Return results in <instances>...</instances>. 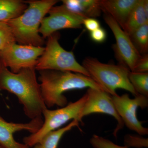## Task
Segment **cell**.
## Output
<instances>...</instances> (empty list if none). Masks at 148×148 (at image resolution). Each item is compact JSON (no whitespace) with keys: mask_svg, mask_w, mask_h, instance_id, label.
Here are the masks:
<instances>
[{"mask_svg":"<svg viewBox=\"0 0 148 148\" xmlns=\"http://www.w3.org/2000/svg\"><path fill=\"white\" fill-rule=\"evenodd\" d=\"M144 1L145 0L138 1L130 14L123 29L129 36L136 29L148 22V17L144 10Z\"/></svg>","mask_w":148,"mask_h":148,"instance_id":"obj_17","label":"cell"},{"mask_svg":"<svg viewBox=\"0 0 148 148\" xmlns=\"http://www.w3.org/2000/svg\"><path fill=\"white\" fill-rule=\"evenodd\" d=\"M0 148H3L2 147H1V146H0Z\"/></svg>","mask_w":148,"mask_h":148,"instance_id":"obj_26","label":"cell"},{"mask_svg":"<svg viewBox=\"0 0 148 148\" xmlns=\"http://www.w3.org/2000/svg\"><path fill=\"white\" fill-rule=\"evenodd\" d=\"M21 0H0V22H6L16 18L28 8Z\"/></svg>","mask_w":148,"mask_h":148,"instance_id":"obj_15","label":"cell"},{"mask_svg":"<svg viewBox=\"0 0 148 148\" xmlns=\"http://www.w3.org/2000/svg\"><path fill=\"white\" fill-rule=\"evenodd\" d=\"M16 42L10 27L6 22H0V50Z\"/></svg>","mask_w":148,"mask_h":148,"instance_id":"obj_20","label":"cell"},{"mask_svg":"<svg viewBox=\"0 0 148 148\" xmlns=\"http://www.w3.org/2000/svg\"><path fill=\"white\" fill-rule=\"evenodd\" d=\"M85 94L75 102H70L64 107L56 110L46 108L42 112L44 119L42 126L37 132L23 139V143L32 147L49 132L59 129L70 121L74 120L82 123L81 114L85 102Z\"/></svg>","mask_w":148,"mask_h":148,"instance_id":"obj_6","label":"cell"},{"mask_svg":"<svg viewBox=\"0 0 148 148\" xmlns=\"http://www.w3.org/2000/svg\"><path fill=\"white\" fill-rule=\"evenodd\" d=\"M139 0H99L101 10L109 14L123 29Z\"/></svg>","mask_w":148,"mask_h":148,"instance_id":"obj_13","label":"cell"},{"mask_svg":"<svg viewBox=\"0 0 148 148\" xmlns=\"http://www.w3.org/2000/svg\"><path fill=\"white\" fill-rule=\"evenodd\" d=\"M132 72L138 73H146L148 72V53L141 56L136 62Z\"/></svg>","mask_w":148,"mask_h":148,"instance_id":"obj_23","label":"cell"},{"mask_svg":"<svg viewBox=\"0 0 148 148\" xmlns=\"http://www.w3.org/2000/svg\"><path fill=\"white\" fill-rule=\"evenodd\" d=\"M148 139L130 135H126L124 138L125 146L127 148L148 147Z\"/></svg>","mask_w":148,"mask_h":148,"instance_id":"obj_22","label":"cell"},{"mask_svg":"<svg viewBox=\"0 0 148 148\" xmlns=\"http://www.w3.org/2000/svg\"><path fill=\"white\" fill-rule=\"evenodd\" d=\"M43 18L39 33L44 39L61 29H79L85 17L74 13L64 5L53 6Z\"/></svg>","mask_w":148,"mask_h":148,"instance_id":"obj_9","label":"cell"},{"mask_svg":"<svg viewBox=\"0 0 148 148\" xmlns=\"http://www.w3.org/2000/svg\"><path fill=\"white\" fill-rule=\"evenodd\" d=\"M88 31L92 32L100 27V23L99 21L95 18H84L83 23Z\"/></svg>","mask_w":148,"mask_h":148,"instance_id":"obj_25","label":"cell"},{"mask_svg":"<svg viewBox=\"0 0 148 148\" xmlns=\"http://www.w3.org/2000/svg\"><path fill=\"white\" fill-rule=\"evenodd\" d=\"M0 90L16 95L24 114L30 119L42 117L43 111L47 107L43 100L35 68L23 69L14 73L0 61Z\"/></svg>","mask_w":148,"mask_h":148,"instance_id":"obj_1","label":"cell"},{"mask_svg":"<svg viewBox=\"0 0 148 148\" xmlns=\"http://www.w3.org/2000/svg\"><path fill=\"white\" fill-rule=\"evenodd\" d=\"M111 96L114 106L124 124L139 135H148V128L142 125L143 122L138 119L137 116L138 108L143 109L148 107L147 97L139 94L131 99L126 93L121 96L117 94Z\"/></svg>","mask_w":148,"mask_h":148,"instance_id":"obj_8","label":"cell"},{"mask_svg":"<svg viewBox=\"0 0 148 148\" xmlns=\"http://www.w3.org/2000/svg\"><path fill=\"white\" fill-rule=\"evenodd\" d=\"M45 50L36 47L12 43L0 50V61L11 71L17 73L23 69L35 68Z\"/></svg>","mask_w":148,"mask_h":148,"instance_id":"obj_7","label":"cell"},{"mask_svg":"<svg viewBox=\"0 0 148 148\" xmlns=\"http://www.w3.org/2000/svg\"><path fill=\"white\" fill-rule=\"evenodd\" d=\"M90 39L98 43L104 42L107 39V32L105 29L100 27L95 31L90 32Z\"/></svg>","mask_w":148,"mask_h":148,"instance_id":"obj_24","label":"cell"},{"mask_svg":"<svg viewBox=\"0 0 148 148\" xmlns=\"http://www.w3.org/2000/svg\"><path fill=\"white\" fill-rule=\"evenodd\" d=\"M85 95L86 101L81 114L82 119L93 113L106 114L113 117L117 121L113 133L116 138L119 131L123 128L124 124L114 106L112 96L104 90L93 88H88Z\"/></svg>","mask_w":148,"mask_h":148,"instance_id":"obj_11","label":"cell"},{"mask_svg":"<svg viewBox=\"0 0 148 148\" xmlns=\"http://www.w3.org/2000/svg\"><path fill=\"white\" fill-rule=\"evenodd\" d=\"M90 143L94 148H128L125 146L118 145L110 140L96 135H92Z\"/></svg>","mask_w":148,"mask_h":148,"instance_id":"obj_21","label":"cell"},{"mask_svg":"<svg viewBox=\"0 0 148 148\" xmlns=\"http://www.w3.org/2000/svg\"><path fill=\"white\" fill-rule=\"evenodd\" d=\"M56 0L27 1L28 8L18 17L6 22L10 27L18 44L43 47L44 39L39 30L42 21L52 7L58 2Z\"/></svg>","mask_w":148,"mask_h":148,"instance_id":"obj_3","label":"cell"},{"mask_svg":"<svg viewBox=\"0 0 148 148\" xmlns=\"http://www.w3.org/2000/svg\"><path fill=\"white\" fill-rule=\"evenodd\" d=\"M133 45L141 55L148 51V22L141 26L129 36Z\"/></svg>","mask_w":148,"mask_h":148,"instance_id":"obj_18","label":"cell"},{"mask_svg":"<svg viewBox=\"0 0 148 148\" xmlns=\"http://www.w3.org/2000/svg\"><path fill=\"white\" fill-rule=\"evenodd\" d=\"M82 66L90 77L112 96L117 95L116 90L118 88L127 90L135 97L139 95L130 82V71L124 66L105 64L91 57L85 58Z\"/></svg>","mask_w":148,"mask_h":148,"instance_id":"obj_4","label":"cell"},{"mask_svg":"<svg viewBox=\"0 0 148 148\" xmlns=\"http://www.w3.org/2000/svg\"><path fill=\"white\" fill-rule=\"evenodd\" d=\"M79 124L78 121L74 120L66 126L49 132L33 147L34 148H57L64 134L74 127L79 128Z\"/></svg>","mask_w":148,"mask_h":148,"instance_id":"obj_16","label":"cell"},{"mask_svg":"<svg viewBox=\"0 0 148 148\" xmlns=\"http://www.w3.org/2000/svg\"><path fill=\"white\" fill-rule=\"evenodd\" d=\"M63 5L69 10L86 18H95L102 12L99 0H64Z\"/></svg>","mask_w":148,"mask_h":148,"instance_id":"obj_14","label":"cell"},{"mask_svg":"<svg viewBox=\"0 0 148 148\" xmlns=\"http://www.w3.org/2000/svg\"><path fill=\"white\" fill-rule=\"evenodd\" d=\"M104 19L112 32L116 40L113 45L115 56L119 64L132 72L141 54L133 45L130 37L125 33L119 24L109 14L105 13Z\"/></svg>","mask_w":148,"mask_h":148,"instance_id":"obj_10","label":"cell"},{"mask_svg":"<svg viewBox=\"0 0 148 148\" xmlns=\"http://www.w3.org/2000/svg\"><path fill=\"white\" fill-rule=\"evenodd\" d=\"M39 72L41 92L48 108L54 106L62 108L67 105L68 100L64 93L69 90L88 88L106 91L92 78L82 74L54 70Z\"/></svg>","mask_w":148,"mask_h":148,"instance_id":"obj_2","label":"cell"},{"mask_svg":"<svg viewBox=\"0 0 148 148\" xmlns=\"http://www.w3.org/2000/svg\"><path fill=\"white\" fill-rule=\"evenodd\" d=\"M42 117L32 119L27 123L9 122L0 115V146L3 148H29L24 143H18L14 139L15 132L26 130L33 134L42 126Z\"/></svg>","mask_w":148,"mask_h":148,"instance_id":"obj_12","label":"cell"},{"mask_svg":"<svg viewBox=\"0 0 148 148\" xmlns=\"http://www.w3.org/2000/svg\"><path fill=\"white\" fill-rule=\"evenodd\" d=\"M60 38L58 32L48 37L44 51L37 61L36 70L71 72L90 77L82 65L77 61L73 52L67 51L61 46L58 41Z\"/></svg>","mask_w":148,"mask_h":148,"instance_id":"obj_5","label":"cell"},{"mask_svg":"<svg viewBox=\"0 0 148 148\" xmlns=\"http://www.w3.org/2000/svg\"><path fill=\"white\" fill-rule=\"evenodd\" d=\"M128 78L138 94L148 97V73H138L130 71Z\"/></svg>","mask_w":148,"mask_h":148,"instance_id":"obj_19","label":"cell"}]
</instances>
